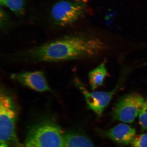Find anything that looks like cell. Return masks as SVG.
Wrapping results in <instances>:
<instances>
[{"label": "cell", "mask_w": 147, "mask_h": 147, "mask_svg": "<svg viewBox=\"0 0 147 147\" xmlns=\"http://www.w3.org/2000/svg\"><path fill=\"white\" fill-rule=\"evenodd\" d=\"M106 49L105 44L98 38L69 36L5 54L4 57L5 60L16 63L61 62L95 57Z\"/></svg>", "instance_id": "obj_1"}, {"label": "cell", "mask_w": 147, "mask_h": 147, "mask_svg": "<svg viewBox=\"0 0 147 147\" xmlns=\"http://www.w3.org/2000/svg\"><path fill=\"white\" fill-rule=\"evenodd\" d=\"M14 93L1 85L0 91V139L6 143L13 136L16 117Z\"/></svg>", "instance_id": "obj_2"}, {"label": "cell", "mask_w": 147, "mask_h": 147, "mask_svg": "<svg viewBox=\"0 0 147 147\" xmlns=\"http://www.w3.org/2000/svg\"><path fill=\"white\" fill-rule=\"evenodd\" d=\"M26 145L27 147H65V137L57 126L44 124L30 132Z\"/></svg>", "instance_id": "obj_3"}, {"label": "cell", "mask_w": 147, "mask_h": 147, "mask_svg": "<svg viewBox=\"0 0 147 147\" xmlns=\"http://www.w3.org/2000/svg\"><path fill=\"white\" fill-rule=\"evenodd\" d=\"M145 99L136 93L128 94L121 97L116 104L113 117L116 120L131 123L140 113Z\"/></svg>", "instance_id": "obj_4"}, {"label": "cell", "mask_w": 147, "mask_h": 147, "mask_svg": "<svg viewBox=\"0 0 147 147\" xmlns=\"http://www.w3.org/2000/svg\"><path fill=\"white\" fill-rule=\"evenodd\" d=\"M75 85L82 93L88 107L100 117L112 98L121 87V83L112 90L108 92H91L86 89L84 84L77 78L74 79Z\"/></svg>", "instance_id": "obj_5"}, {"label": "cell", "mask_w": 147, "mask_h": 147, "mask_svg": "<svg viewBox=\"0 0 147 147\" xmlns=\"http://www.w3.org/2000/svg\"><path fill=\"white\" fill-rule=\"evenodd\" d=\"M82 11L81 5L69 1H61L53 7L51 14L57 24L64 26L78 20Z\"/></svg>", "instance_id": "obj_6"}, {"label": "cell", "mask_w": 147, "mask_h": 147, "mask_svg": "<svg viewBox=\"0 0 147 147\" xmlns=\"http://www.w3.org/2000/svg\"><path fill=\"white\" fill-rule=\"evenodd\" d=\"M10 78L24 87L39 92H53L43 71H23L14 73L11 75Z\"/></svg>", "instance_id": "obj_7"}, {"label": "cell", "mask_w": 147, "mask_h": 147, "mask_svg": "<svg viewBox=\"0 0 147 147\" xmlns=\"http://www.w3.org/2000/svg\"><path fill=\"white\" fill-rule=\"evenodd\" d=\"M105 134L115 142L127 145L130 144L135 136L136 131L127 125L120 124L107 130Z\"/></svg>", "instance_id": "obj_8"}, {"label": "cell", "mask_w": 147, "mask_h": 147, "mask_svg": "<svg viewBox=\"0 0 147 147\" xmlns=\"http://www.w3.org/2000/svg\"><path fill=\"white\" fill-rule=\"evenodd\" d=\"M107 75V71L105 61L90 71L88 78L92 90H94L102 86Z\"/></svg>", "instance_id": "obj_9"}, {"label": "cell", "mask_w": 147, "mask_h": 147, "mask_svg": "<svg viewBox=\"0 0 147 147\" xmlns=\"http://www.w3.org/2000/svg\"><path fill=\"white\" fill-rule=\"evenodd\" d=\"M65 147H94L88 138L78 134H70L65 137Z\"/></svg>", "instance_id": "obj_10"}, {"label": "cell", "mask_w": 147, "mask_h": 147, "mask_svg": "<svg viewBox=\"0 0 147 147\" xmlns=\"http://www.w3.org/2000/svg\"><path fill=\"white\" fill-rule=\"evenodd\" d=\"M1 3L16 14H21L23 11L24 0H1Z\"/></svg>", "instance_id": "obj_11"}, {"label": "cell", "mask_w": 147, "mask_h": 147, "mask_svg": "<svg viewBox=\"0 0 147 147\" xmlns=\"http://www.w3.org/2000/svg\"><path fill=\"white\" fill-rule=\"evenodd\" d=\"M139 123L142 131L147 130V98L145 100L139 114Z\"/></svg>", "instance_id": "obj_12"}, {"label": "cell", "mask_w": 147, "mask_h": 147, "mask_svg": "<svg viewBox=\"0 0 147 147\" xmlns=\"http://www.w3.org/2000/svg\"><path fill=\"white\" fill-rule=\"evenodd\" d=\"M130 144L131 147H147V133L136 135Z\"/></svg>", "instance_id": "obj_13"}, {"label": "cell", "mask_w": 147, "mask_h": 147, "mask_svg": "<svg viewBox=\"0 0 147 147\" xmlns=\"http://www.w3.org/2000/svg\"><path fill=\"white\" fill-rule=\"evenodd\" d=\"M0 147H10L6 143L1 142Z\"/></svg>", "instance_id": "obj_14"}, {"label": "cell", "mask_w": 147, "mask_h": 147, "mask_svg": "<svg viewBox=\"0 0 147 147\" xmlns=\"http://www.w3.org/2000/svg\"><path fill=\"white\" fill-rule=\"evenodd\" d=\"M75 1L78 2H86L87 1V0H75Z\"/></svg>", "instance_id": "obj_15"}]
</instances>
